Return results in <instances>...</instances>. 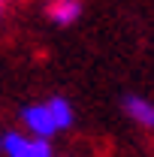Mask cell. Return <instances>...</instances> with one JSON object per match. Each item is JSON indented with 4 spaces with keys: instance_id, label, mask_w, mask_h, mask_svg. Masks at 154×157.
<instances>
[{
    "instance_id": "2",
    "label": "cell",
    "mask_w": 154,
    "mask_h": 157,
    "mask_svg": "<svg viewBox=\"0 0 154 157\" xmlns=\"http://www.w3.org/2000/svg\"><path fill=\"white\" fill-rule=\"evenodd\" d=\"M0 157H55V145L24 130H0Z\"/></svg>"
},
{
    "instance_id": "4",
    "label": "cell",
    "mask_w": 154,
    "mask_h": 157,
    "mask_svg": "<svg viewBox=\"0 0 154 157\" xmlns=\"http://www.w3.org/2000/svg\"><path fill=\"white\" fill-rule=\"evenodd\" d=\"M82 12H85V6H82L79 0H55V3L45 6L48 21L58 24V27H73V24L82 18Z\"/></svg>"
},
{
    "instance_id": "1",
    "label": "cell",
    "mask_w": 154,
    "mask_h": 157,
    "mask_svg": "<svg viewBox=\"0 0 154 157\" xmlns=\"http://www.w3.org/2000/svg\"><path fill=\"white\" fill-rule=\"evenodd\" d=\"M18 121H21V130H24L27 136H37V139L52 142L55 136L73 130V124H76V109H73V103L67 97L55 94V97H48V100H37V103L21 106Z\"/></svg>"
},
{
    "instance_id": "5",
    "label": "cell",
    "mask_w": 154,
    "mask_h": 157,
    "mask_svg": "<svg viewBox=\"0 0 154 157\" xmlns=\"http://www.w3.org/2000/svg\"><path fill=\"white\" fill-rule=\"evenodd\" d=\"M6 9H9V6H6V3H0V21L6 18Z\"/></svg>"
},
{
    "instance_id": "3",
    "label": "cell",
    "mask_w": 154,
    "mask_h": 157,
    "mask_svg": "<svg viewBox=\"0 0 154 157\" xmlns=\"http://www.w3.org/2000/svg\"><path fill=\"white\" fill-rule=\"evenodd\" d=\"M121 112L142 133H154V100L151 97H145V94H124L121 97Z\"/></svg>"
}]
</instances>
